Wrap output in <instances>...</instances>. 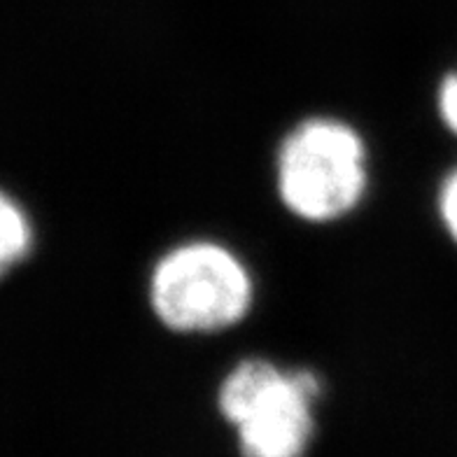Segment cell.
Returning a JSON list of instances; mask_svg holds the SVG:
<instances>
[{"label":"cell","mask_w":457,"mask_h":457,"mask_svg":"<svg viewBox=\"0 0 457 457\" xmlns=\"http://www.w3.org/2000/svg\"><path fill=\"white\" fill-rule=\"evenodd\" d=\"M367 147L345 121H301L278 152V192L303 222L327 224L360 205L367 192Z\"/></svg>","instance_id":"6da1fadb"},{"label":"cell","mask_w":457,"mask_h":457,"mask_svg":"<svg viewBox=\"0 0 457 457\" xmlns=\"http://www.w3.org/2000/svg\"><path fill=\"white\" fill-rule=\"evenodd\" d=\"M320 380L269 360H245L224 378L220 411L236 429L243 457H303L315 434Z\"/></svg>","instance_id":"7a4b0ae2"},{"label":"cell","mask_w":457,"mask_h":457,"mask_svg":"<svg viewBox=\"0 0 457 457\" xmlns=\"http://www.w3.org/2000/svg\"><path fill=\"white\" fill-rule=\"evenodd\" d=\"M253 299L250 271L220 243H182L159 259L150 278L152 311L180 334L227 329L245 318Z\"/></svg>","instance_id":"3957f363"},{"label":"cell","mask_w":457,"mask_h":457,"mask_svg":"<svg viewBox=\"0 0 457 457\" xmlns=\"http://www.w3.org/2000/svg\"><path fill=\"white\" fill-rule=\"evenodd\" d=\"M33 222L10 194L0 189V278L21 264L33 250Z\"/></svg>","instance_id":"277c9868"},{"label":"cell","mask_w":457,"mask_h":457,"mask_svg":"<svg viewBox=\"0 0 457 457\" xmlns=\"http://www.w3.org/2000/svg\"><path fill=\"white\" fill-rule=\"evenodd\" d=\"M439 215L448 236L457 243V169L445 175L439 189Z\"/></svg>","instance_id":"5b68a950"},{"label":"cell","mask_w":457,"mask_h":457,"mask_svg":"<svg viewBox=\"0 0 457 457\" xmlns=\"http://www.w3.org/2000/svg\"><path fill=\"white\" fill-rule=\"evenodd\" d=\"M436 103H439V114L444 124L457 136V72H451L441 79Z\"/></svg>","instance_id":"8992f818"}]
</instances>
